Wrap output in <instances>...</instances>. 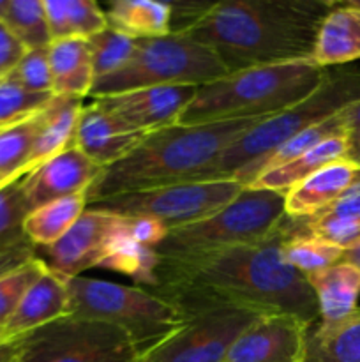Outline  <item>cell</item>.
I'll return each instance as SVG.
<instances>
[{
	"mask_svg": "<svg viewBox=\"0 0 360 362\" xmlns=\"http://www.w3.org/2000/svg\"><path fill=\"white\" fill-rule=\"evenodd\" d=\"M263 119L267 117L196 126L173 124L152 131L126 158L101 170L87 191V207L133 191L201 182L221 152Z\"/></svg>",
	"mask_w": 360,
	"mask_h": 362,
	"instance_id": "3957f363",
	"label": "cell"
},
{
	"mask_svg": "<svg viewBox=\"0 0 360 362\" xmlns=\"http://www.w3.org/2000/svg\"><path fill=\"white\" fill-rule=\"evenodd\" d=\"M228 73L210 48L182 34H168L138 39L129 62L108 76L97 78L88 95L97 99L148 87H201Z\"/></svg>",
	"mask_w": 360,
	"mask_h": 362,
	"instance_id": "52a82bcc",
	"label": "cell"
},
{
	"mask_svg": "<svg viewBox=\"0 0 360 362\" xmlns=\"http://www.w3.org/2000/svg\"><path fill=\"white\" fill-rule=\"evenodd\" d=\"M7 6H9V0H0V21H2L4 16H6Z\"/></svg>",
	"mask_w": 360,
	"mask_h": 362,
	"instance_id": "bcb514c9",
	"label": "cell"
},
{
	"mask_svg": "<svg viewBox=\"0 0 360 362\" xmlns=\"http://www.w3.org/2000/svg\"><path fill=\"white\" fill-rule=\"evenodd\" d=\"M327 74L313 59L233 71L198 87L176 124L196 126L272 117L313 94Z\"/></svg>",
	"mask_w": 360,
	"mask_h": 362,
	"instance_id": "277c9868",
	"label": "cell"
},
{
	"mask_svg": "<svg viewBox=\"0 0 360 362\" xmlns=\"http://www.w3.org/2000/svg\"><path fill=\"white\" fill-rule=\"evenodd\" d=\"M311 59L323 69L360 59V11L349 2H332L318 28Z\"/></svg>",
	"mask_w": 360,
	"mask_h": 362,
	"instance_id": "d6986e66",
	"label": "cell"
},
{
	"mask_svg": "<svg viewBox=\"0 0 360 362\" xmlns=\"http://www.w3.org/2000/svg\"><path fill=\"white\" fill-rule=\"evenodd\" d=\"M92 57L95 80L115 73L126 66L136 49V39L106 27L99 34L87 39Z\"/></svg>",
	"mask_w": 360,
	"mask_h": 362,
	"instance_id": "d6a6232c",
	"label": "cell"
},
{
	"mask_svg": "<svg viewBox=\"0 0 360 362\" xmlns=\"http://www.w3.org/2000/svg\"><path fill=\"white\" fill-rule=\"evenodd\" d=\"M258 318L244 310L191 315L172 334L143 350L136 362H224L235 339Z\"/></svg>",
	"mask_w": 360,
	"mask_h": 362,
	"instance_id": "8fae6325",
	"label": "cell"
},
{
	"mask_svg": "<svg viewBox=\"0 0 360 362\" xmlns=\"http://www.w3.org/2000/svg\"><path fill=\"white\" fill-rule=\"evenodd\" d=\"M327 214L339 216V218H348V219H356L360 221V172L356 175V180L325 211ZM320 214V212H318Z\"/></svg>",
	"mask_w": 360,
	"mask_h": 362,
	"instance_id": "60d3db41",
	"label": "cell"
},
{
	"mask_svg": "<svg viewBox=\"0 0 360 362\" xmlns=\"http://www.w3.org/2000/svg\"><path fill=\"white\" fill-rule=\"evenodd\" d=\"M20 361V338L7 339L0 343V362H18Z\"/></svg>",
	"mask_w": 360,
	"mask_h": 362,
	"instance_id": "7bdbcfd3",
	"label": "cell"
},
{
	"mask_svg": "<svg viewBox=\"0 0 360 362\" xmlns=\"http://www.w3.org/2000/svg\"><path fill=\"white\" fill-rule=\"evenodd\" d=\"M126 218L87 207L62 239L42 247L46 258H39L48 265L49 271L69 281L87 269L97 267L112 240L122 232Z\"/></svg>",
	"mask_w": 360,
	"mask_h": 362,
	"instance_id": "7c38bea8",
	"label": "cell"
},
{
	"mask_svg": "<svg viewBox=\"0 0 360 362\" xmlns=\"http://www.w3.org/2000/svg\"><path fill=\"white\" fill-rule=\"evenodd\" d=\"M330 7L323 0H222L207 4L180 34L210 48L229 73L309 60Z\"/></svg>",
	"mask_w": 360,
	"mask_h": 362,
	"instance_id": "7a4b0ae2",
	"label": "cell"
},
{
	"mask_svg": "<svg viewBox=\"0 0 360 362\" xmlns=\"http://www.w3.org/2000/svg\"><path fill=\"white\" fill-rule=\"evenodd\" d=\"M23 193V177L9 180L0 187V246L25 240L23 223L28 214Z\"/></svg>",
	"mask_w": 360,
	"mask_h": 362,
	"instance_id": "836d02e7",
	"label": "cell"
},
{
	"mask_svg": "<svg viewBox=\"0 0 360 362\" xmlns=\"http://www.w3.org/2000/svg\"><path fill=\"white\" fill-rule=\"evenodd\" d=\"M304 362H360V308L339 322L307 331Z\"/></svg>",
	"mask_w": 360,
	"mask_h": 362,
	"instance_id": "cb8c5ba5",
	"label": "cell"
},
{
	"mask_svg": "<svg viewBox=\"0 0 360 362\" xmlns=\"http://www.w3.org/2000/svg\"><path fill=\"white\" fill-rule=\"evenodd\" d=\"M69 315L67 281L48 271L27 290L16 311L4 327L7 339L20 338Z\"/></svg>",
	"mask_w": 360,
	"mask_h": 362,
	"instance_id": "ac0fdd59",
	"label": "cell"
},
{
	"mask_svg": "<svg viewBox=\"0 0 360 362\" xmlns=\"http://www.w3.org/2000/svg\"><path fill=\"white\" fill-rule=\"evenodd\" d=\"M35 257H37V251L28 239L0 246V278L16 271L18 267L25 265Z\"/></svg>",
	"mask_w": 360,
	"mask_h": 362,
	"instance_id": "f35d334b",
	"label": "cell"
},
{
	"mask_svg": "<svg viewBox=\"0 0 360 362\" xmlns=\"http://www.w3.org/2000/svg\"><path fill=\"white\" fill-rule=\"evenodd\" d=\"M87 209V193L60 198L27 214L23 233L35 247H48L62 239Z\"/></svg>",
	"mask_w": 360,
	"mask_h": 362,
	"instance_id": "4316f807",
	"label": "cell"
},
{
	"mask_svg": "<svg viewBox=\"0 0 360 362\" xmlns=\"http://www.w3.org/2000/svg\"><path fill=\"white\" fill-rule=\"evenodd\" d=\"M83 98L74 95H53L52 101L42 108L41 127L35 136L28 170H34L46 159L74 145L78 122L83 112Z\"/></svg>",
	"mask_w": 360,
	"mask_h": 362,
	"instance_id": "ffe728a7",
	"label": "cell"
},
{
	"mask_svg": "<svg viewBox=\"0 0 360 362\" xmlns=\"http://www.w3.org/2000/svg\"><path fill=\"white\" fill-rule=\"evenodd\" d=\"M53 41L88 39L108 27L104 11L92 0H42Z\"/></svg>",
	"mask_w": 360,
	"mask_h": 362,
	"instance_id": "484cf974",
	"label": "cell"
},
{
	"mask_svg": "<svg viewBox=\"0 0 360 362\" xmlns=\"http://www.w3.org/2000/svg\"><path fill=\"white\" fill-rule=\"evenodd\" d=\"M4 80L18 85L27 92H34V94H53L48 48L27 49L16 67Z\"/></svg>",
	"mask_w": 360,
	"mask_h": 362,
	"instance_id": "8d00e7d4",
	"label": "cell"
},
{
	"mask_svg": "<svg viewBox=\"0 0 360 362\" xmlns=\"http://www.w3.org/2000/svg\"><path fill=\"white\" fill-rule=\"evenodd\" d=\"M244 189V184L232 179L180 182L116 194L95 202L88 209L112 212L120 218H150L173 230L208 218L235 200Z\"/></svg>",
	"mask_w": 360,
	"mask_h": 362,
	"instance_id": "9c48e42d",
	"label": "cell"
},
{
	"mask_svg": "<svg viewBox=\"0 0 360 362\" xmlns=\"http://www.w3.org/2000/svg\"><path fill=\"white\" fill-rule=\"evenodd\" d=\"M157 265L159 257L154 247L143 246V244L131 240L126 235V225H124L122 232L112 240L97 267L129 276L134 283H140V285L155 286Z\"/></svg>",
	"mask_w": 360,
	"mask_h": 362,
	"instance_id": "83f0119b",
	"label": "cell"
},
{
	"mask_svg": "<svg viewBox=\"0 0 360 362\" xmlns=\"http://www.w3.org/2000/svg\"><path fill=\"white\" fill-rule=\"evenodd\" d=\"M41 112L0 129V180L27 175L35 136L41 127Z\"/></svg>",
	"mask_w": 360,
	"mask_h": 362,
	"instance_id": "f1b7e54d",
	"label": "cell"
},
{
	"mask_svg": "<svg viewBox=\"0 0 360 362\" xmlns=\"http://www.w3.org/2000/svg\"><path fill=\"white\" fill-rule=\"evenodd\" d=\"M339 134H348V127H346L342 112L335 113V115L328 117V119L307 127V129H304L302 133L295 134L292 140L286 141L284 145H281L277 151L272 152L267 159H263V161L254 168L251 182H253L260 173L270 172V170L277 168V166L286 165V163L293 161V159L299 158V156L306 154L307 151L314 148L318 144H321V141L328 140V138L332 136H339Z\"/></svg>",
	"mask_w": 360,
	"mask_h": 362,
	"instance_id": "f546056e",
	"label": "cell"
},
{
	"mask_svg": "<svg viewBox=\"0 0 360 362\" xmlns=\"http://www.w3.org/2000/svg\"><path fill=\"white\" fill-rule=\"evenodd\" d=\"M284 194L246 187L201 221L168 230L155 247L159 260H191L268 239L284 219Z\"/></svg>",
	"mask_w": 360,
	"mask_h": 362,
	"instance_id": "8992f818",
	"label": "cell"
},
{
	"mask_svg": "<svg viewBox=\"0 0 360 362\" xmlns=\"http://www.w3.org/2000/svg\"><path fill=\"white\" fill-rule=\"evenodd\" d=\"M2 21L27 49H44L52 45L42 0H9Z\"/></svg>",
	"mask_w": 360,
	"mask_h": 362,
	"instance_id": "4dcf8cb0",
	"label": "cell"
},
{
	"mask_svg": "<svg viewBox=\"0 0 360 362\" xmlns=\"http://www.w3.org/2000/svg\"><path fill=\"white\" fill-rule=\"evenodd\" d=\"M108 27L133 39L172 34V6L155 0H115L106 11Z\"/></svg>",
	"mask_w": 360,
	"mask_h": 362,
	"instance_id": "d4e9b609",
	"label": "cell"
},
{
	"mask_svg": "<svg viewBox=\"0 0 360 362\" xmlns=\"http://www.w3.org/2000/svg\"><path fill=\"white\" fill-rule=\"evenodd\" d=\"M53 94H34L7 80H0V129L41 112Z\"/></svg>",
	"mask_w": 360,
	"mask_h": 362,
	"instance_id": "d590c367",
	"label": "cell"
},
{
	"mask_svg": "<svg viewBox=\"0 0 360 362\" xmlns=\"http://www.w3.org/2000/svg\"><path fill=\"white\" fill-rule=\"evenodd\" d=\"M53 95L85 98L95 81L87 39H60L48 46Z\"/></svg>",
	"mask_w": 360,
	"mask_h": 362,
	"instance_id": "7402d4cb",
	"label": "cell"
},
{
	"mask_svg": "<svg viewBox=\"0 0 360 362\" xmlns=\"http://www.w3.org/2000/svg\"><path fill=\"white\" fill-rule=\"evenodd\" d=\"M4 341H7V338H6V332H4V329L0 327V343H4Z\"/></svg>",
	"mask_w": 360,
	"mask_h": 362,
	"instance_id": "7dc6e473",
	"label": "cell"
},
{
	"mask_svg": "<svg viewBox=\"0 0 360 362\" xmlns=\"http://www.w3.org/2000/svg\"><path fill=\"white\" fill-rule=\"evenodd\" d=\"M25 53L27 48L11 34L4 21H0V80H4L16 67Z\"/></svg>",
	"mask_w": 360,
	"mask_h": 362,
	"instance_id": "ab89813d",
	"label": "cell"
},
{
	"mask_svg": "<svg viewBox=\"0 0 360 362\" xmlns=\"http://www.w3.org/2000/svg\"><path fill=\"white\" fill-rule=\"evenodd\" d=\"M360 101V69L328 73L320 87L296 105L267 117L221 152L203 180L232 179L249 186L263 159L295 134Z\"/></svg>",
	"mask_w": 360,
	"mask_h": 362,
	"instance_id": "5b68a950",
	"label": "cell"
},
{
	"mask_svg": "<svg viewBox=\"0 0 360 362\" xmlns=\"http://www.w3.org/2000/svg\"><path fill=\"white\" fill-rule=\"evenodd\" d=\"M67 290L69 315L122 329L140 354L172 334L187 318L172 303L140 286L78 276L67 281Z\"/></svg>",
	"mask_w": 360,
	"mask_h": 362,
	"instance_id": "ba28073f",
	"label": "cell"
},
{
	"mask_svg": "<svg viewBox=\"0 0 360 362\" xmlns=\"http://www.w3.org/2000/svg\"><path fill=\"white\" fill-rule=\"evenodd\" d=\"M309 329L292 315H265L235 339L224 362H304Z\"/></svg>",
	"mask_w": 360,
	"mask_h": 362,
	"instance_id": "5bb4252c",
	"label": "cell"
},
{
	"mask_svg": "<svg viewBox=\"0 0 360 362\" xmlns=\"http://www.w3.org/2000/svg\"><path fill=\"white\" fill-rule=\"evenodd\" d=\"M342 262H348V264L355 265L356 269H360V243L342 253Z\"/></svg>",
	"mask_w": 360,
	"mask_h": 362,
	"instance_id": "f6af8a7d",
	"label": "cell"
},
{
	"mask_svg": "<svg viewBox=\"0 0 360 362\" xmlns=\"http://www.w3.org/2000/svg\"><path fill=\"white\" fill-rule=\"evenodd\" d=\"M13 180H14V179H13ZM7 182H9V180H0V187H2L4 184H7Z\"/></svg>",
	"mask_w": 360,
	"mask_h": 362,
	"instance_id": "c3c4849f",
	"label": "cell"
},
{
	"mask_svg": "<svg viewBox=\"0 0 360 362\" xmlns=\"http://www.w3.org/2000/svg\"><path fill=\"white\" fill-rule=\"evenodd\" d=\"M344 115L346 127H348V134H359L360 133V101L353 103L348 108L342 110Z\"/></svg>",
	"mask_w": 360,
	"mask_h": 362,
	"instance_id": "b9f144b4",
	"label": "cell"
},
{
	"mask_svg": "<svg viewBox=\"0 0 360 362\" xmlns=\"http://www.w3.org/2000/svg\"><path fill=\"white\" fill-rule=\"evenodd\" d=\"M101 170L80 148L71 145L23 175V193L28 211L60 198L87 193Z\"/></svg>",
	"mask_w": 360,
	"mask_h": 362,
	"instance_id": "9a60e30c",
	"label": "cell"
},
{
	"mask_svg": "<svg viewBox=\"0 0 360 362\" xmlns=\"http://www.w3.org/2000/svg\"><path fill=\"white\" fill-rule=\"evenodd\" d=\"M348 134L332 136L328 140L318 144L311 151H307L306 154L295 158L293 161L277 166V168L270 170V172L260 173L247 187L275 191V193L286 194L292 187H295L296 184L306 180L307 177L313 175L320 168H323V166L330 165L334 161H339V159H344L348 156Z\"/></svg>",
	"mask_w": 360,
	"mask_h": 362,
	"instance_id": "603a6c76",
	"label": "cell"
},
{
	"mask_svg": "<svg viewBox=\"0 0 360 362\" xmlns=\"http://www.w3.org/2000/svg\"><path fill=\"white\" fill-rule=\"evenodd\" d=\"M126 235L134 243L148 247H157L168 235V228L162 223L150 218H126Z\"/></svg>",
	"mask_w": 360,
	"mask_h": 362,
	"instance_id": "74e56055",
	"label": "cell"
},
{
	"mask_svg": "<svg viewBox=\"0 0 360 362\" xmlns=\"http://www.w3.org/2000/svg\"><path fill=\"white\" fill-rule=\"evenodd\" d=\"M48 271V265L39 257L32 258L16 271L0 278V327H6L9 318L16 311L27 290Z\"/></svg>",
	"mask_w": 360,
	"mask_h": 362,
	"instance_id": "e575fe53",
	"label": "cell"
},
{
	"mask_svg": "<svg viewBox=\"0 0 360 362\" xmlns=\"http://www.w3.org/2000/svg\"><path fill=\"white\" fill-rule=\"evenodd\" d=\"M282 221L261 243L191 260H159L154 293L172 303L184 317L244 310L260 317L292 315L313 327L320 322L316 297L306 276L282 257Z\"/></svg>",
	"mask_w": 360,
	"mask_h": 362,
	"instance_id": "6da1fadb",
	"label": "cell"
},
{
	"mask_svg": "<svg viewBox=\"0 0 360 362\" xmlns=\"http://www.w3.org/2000/svg\"><path fill=\"white\" fill-rule=\"evenodd\" d=\"M359 172L348 158L323 166L284 194V214L302 219L325 211L355 182Z\"/></svg>",
	"mask_w": 360,
	"mask_h": 362,
	"instance_id": "e0dca14e",
	"label": "cell"
},
{
	"mask_svg": "<svg viewBox=\"0 0 360 362\" xmlns=\"http://www.w3.org/2000/svg\"><path fill=\"white\" fill-rule=\"evenodd\" d=\"M306 278L316 297L320 322H339L359 308L360 269L355 265L341 260L323 271L307 274Z\"/></svg>",
	"mask_w": 360,
	"mask_h": 362,
	"instance_id": "44dd1931",
	"label": "cell"
},
{
	"mask_svg": "<svg viewBox=\"0 0 360 362\" xmlns=\"http://www.w3.org/2000/svg\"><path fill=\"white\" fill-rule=\"evenodd\" d=\"M147 134L126 126L92 101L81 112L74 147L80 148L99 168H106L133 152Z\"/></svg>",
	"mask_w": 360,
	"mask_h": 362,
	"instance_id": "2e32d148",
	"label": "cell"
},
{
	"mask_svg": "<svg viewBox=\"0 0 360 362\" xmlns=\"http://www.w3.org/2000/svg\"><path fill=\"white\" fill-rule=\"evenodd\" d=\"M284 225V221H282ZM286 230V226H284ZM344 251L339 250L334 244H328L325 240L316 239L309 235H296L286 230V239L282 244V257L292 267L302 272L304 276L320 272L328 269L330 265L342 260Z\"/></svg>",
	"mask_w": 360,
	"mask_h": 362,
	"instance_id": "1f68e13d",
	"label": "cell"
},
{
	"mask_svg": "<svg viewBox=\"0 0 360 362\" xmlns=\"http://www.w3.org/2000/svg\"><path fill=\"white\" fill-rule=\"evenodd\" d=\"M196 92L198 87L194 85L148 87L104 95L94 101L126 126L152 133L179 122L180 113L193 101Z\"/></svg>",
	"mask_w": 360,
	"mask_h": 362,
	"instance_id": "4fadbf2b",
	"label": "cell"
},
{
	"mask_svg": "<svg viewBox=\"0 0 360 362\" xmlns=\"http://www.w3.org/2000/svg\"><path fill=\"white\" fill-rule=\"evenodd\" d=\"M138 356L122 329L67 315L20 336L18 362H136Z\"/></svg>",
	"mask_w": 360,
	"mask_h": 362,
	"instance_id": "30bf717a",
	"label": "cell"
},
{
	"mask_svg": "<svg viewBox=\"0 0 360 362\" xmlns=\"http://www.w3.org/2000/svg\"><path fill=\"white\" fill-rule=\"evenodd\" d=\"M346 158L352 163H355L360 168V133L359 134H349V147L348 156Z\"/></svg>",
	"mask_w": 360,
	"mask_h": 362,
	"instance_id": "ee69618b",
	"label": "cell"
}]
</instances>
